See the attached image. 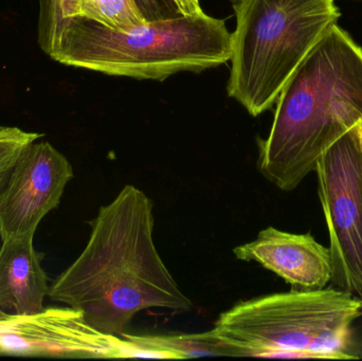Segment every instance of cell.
Instances as JSON below:
<instances>
[{
  "label": "cell",
  "mask_w": 362,
  "mask_h": 361,
  "mask_svg": "<svg viewBox=\"0 0 362 361\" xmlns=\"http://www.w3.org/2000/svg\"><path fill=\"white\" fill-rule=\"evenodd\" d=\"M361 315L351 292L293 290L238 303L211 331L236 357L357 360L352 326Z\"/></svg>",
  "instance_id": "cell-4"
},
{
  "label": "cell",
  "mask_w": 362,
  "mask_h": 361,
  "mask_svg": "<svg viewBox=\"0 0 362 361\" xmlns=\"http://www.w3.org/2000/svg\"><path fill=\"white\" fill-rule=\"evenodd\" d=\"M233 254L238 260L259 263L293 290H322L333 279L331 250L310 233L295 235L268 227L255 241L234 248Z\"/></svg>",
  "instance_id": "cell-9"
},
{
  "label": "cell",
  "mask_w": 362,
  "mask_h": 361,
  "mask_svg": "<svg viewBox=\"0 0 362 361\" xmlns=\"http://www.w3.org/2000/svg\"><path fill=\"white\" fill-rule=\"evenodd\" d=\"M228 95L252 117L269 110L319 40L337 25L335 0H234Z\"/></svg>",
  "instance_id": "cell-5"
},
{
  "label": "cell",
  "mask_w": 362,
  "mask_h": 361,
  "mask_svg": "<svg viewBox=\"0 0 362 361\" xmlns=\"http://www.w3.org/2000/svg\"><path fill=\"white\" fill-rule=\"evenodd\" d=\"M358 135L359 141H361V152H362V122L358 124Z\"/></svg>",
  "instance_id": "cell-17"
},
{
  "label": "cell",
  "mask_w": 362,
  "mask_h": 361,
  "mask_svg": "<svg viewBox=\"0 0 362 361\" xmlns=\"http://www.w3.org/2000/svg\"><path fill=\"white\" fill-rule=\"evenodd\" d=\"M232 33L206 13L151 21L129 31L67 19L49 57L66 66L136 80L163 81L229 61Z\"/></svg>",
  "instance_id": "cell-3"
},
{
  "label": "cell",
  "mask_w": 362,
  "mask_h": 361,
  "mask_svg": "<svg viewBox=\"0 0 362 361\" xmlns=\"http://www.w3.org/2000/svg\"><path fill=\"white\" fill-rule=\"evenodd\" d=\"M74 2L76 0H40L38 44L48 57Z\"/></svg>",
  "instance_id": "cell-13"
},
{
  "label": "cell",
  "mask_w": 362,
  "mask_h": 361,
  "mask_svg": "<svg viewBox=\"0 0 362 361\" xmlns=\"http://www.w3.org/2000/svg\"><path fill=\"white\" fill-rule=\"evenodd\" d=\"M71 163L49 142L30 143L0 193V239L35 235L74 178Z\"/></svg>",
  "instance_id": "cell-8"
},
{
  "label": "cell",
  "mask_w": 362,
  "mask_h": 361,
  "mask_svg": "<svg viewBox=\"0 0 362 361\" xmlns=\"http://www.w3.org/2000/svg\"><path fill=\"white\" fill-rule=\"evenodd\" d=\"M0 246V313H40L50 285L42 266L44 254L34 247V235L2 239Z\"/></svg>",
  "instance_id": "cell-10"
},
{
  "label": "cell",
  "mask_w": 362,
  "mask_h": 361,
  "mask_svg": "<svg viewBox=\"0 0 362 361\" xmlns=\"http://www.w3.org/2000/svg\"><path fill=\"white\" fill-rule=\"evenodd\" d=\"M181 15L194 16V15L204 14L199 0H174Z\"/></svg>",
  "instance_id": "cell-16"
},
{
  "label": "cell",
  "mask_w": 362,
  "mask_h": 361,
  "mask_svg": "<svg viewBox=\"0 0 362 361\" xmlns=\"http://www.w3.org/2000/svg\"><path fill=\"white\" fill-rule=\"evenodd\" d=\"M315 172L329 231L332 283L362 300V152L358 125L323 153Z\"/></svg>",
  "instance_id": "cell-6"
},
{
  "label": "cell",
  "mask_w": 362,
  "mask_h": 361,
  "mask_svg": "<svg viewBox=\"0 0 362 361\" xmlns=\"http://www.w3.org/2000/svg\"><path fill=\"white\" fill-rule=\"evenodd\" d=\"M146 23L181 16L174 0H133Z\"/></svg>",
  "instance_id": "cell-15"
},
{
  "label": "cell",
  "mask_w": 362,
  "mask_h": 361,
  "mask_svg": "<svg viewBox=\"0 0 362 361\" xmlns=\"http://www.w3.org/2000/svg\"><path fill=\"white\" fill-rule=\"evenodd\" d=\"M153 209L144 191L127 184L89 222L86 247L51 284L49 298L82 312L93 328L118 336L146 309L191 311L193 302L155 245Z\"/></svg>",
  "instance_id": "cell-1"
},
{
  "label": "cell",
  "mask_w": 362,
  "mask_h": 361,
  "mask_svg": "<svg viewBox=\"0 0 362 361\" xmlns=\"http://www.w3.org/2000/svg\"><path fill=\"white\" fill-rule=\"evenodd\" d=\"M74 17L123 31L146 23L133 0H76L67 19Z\"/></svg>",
  "instance_id": "cell-12"
},
{
  "label": "cell",
  "mask_w": 362,
  "mask_h": 361,
  "mask_svg": "<svg viewBox=\"0 0 362 361\" xmlns=\"http://www.w3.org/2000/svg\"><path fill=\"white\" fill-rule=\"evenodd\" d=\"M362 122V49L333 25L289 78L269 135L257 140V169L291 192L323 153Z\"/></svg>",
  "instance_id": "cell-2"
},
{
  "label": "cell",
  "mask_w": 362,
  "mask_h": 361,
  "mask_svg": "<svg viewBox=\"0 0 362 361\" xmlns=\"http://www.w3.org/2000/svg\"><path fill=\"white\" fill-rule=\"evenodd\" d=\"M0 355L57 358L174 360L118 335L93 328L74 307H48L29 316L0 313Z\"/></svg>",
  "instance_id": "cell-7"
},
{
  "label": "cell",
  "mask_w": 362,
  "mask_h": 361,
  "mask_svg": "<svg viewBox=\"0 0 362 361\" xmlns=\"http://www.w3.org/2000/svg\"><path fill=\"white\" fill-rule=\"evenodd\" d=\"M122 336L138 345L165 352L174 360L206 357V356H234L233 350L213 334L212 331L199 334L165 335V336H135L127 333ZM235 357V356H234Z\"/></svg>",
  "instance_id": "cell-11"
},
{
  "label": "cell",
  "mask_w": 362,
  "mask_h": 361,
  "mask_svg": "<svg viewBox=\"0 0 362 361\" xmlns=\"http://www.w3.org/2000/svg\"><path fill=\"white\" fill-rule=\"evenodd\" d=\"M40 137V134L29 133L18 127H0V193L8 182L19 155Z\"/></svg>",
  "instance_id": "cell-14"
}]
</instances>
